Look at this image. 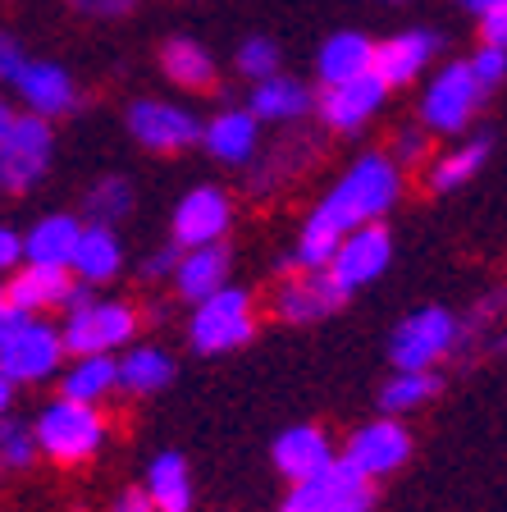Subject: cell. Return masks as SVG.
I'll use <instances>...</instances> for the list:
<instances>
[{"mask_svg": "<svg viewBox=\"0 0 507 512\" xmlns=\"http://www.w3.org/2000/svg\"><path fill=\"white\" fill-rule=\"evenodd\" d=\"M393 5H398V0H393Z\"/></svg>", "mask_w": 507, "mask_h": 512, "instance_id": "obj_47", "label": "cell"}, {"mask_svg": "<svg viewBox=\"0 0 507 512\" xmlns=\"http://www.w3.org/2000/svg\"><path fill=\"white\" fill-rule=\"evenodd\" d=\"M343 293L325 279V270H297L279 284L275 293V316L288 325H311V320H325L329 311L343 307Z\"/></svg>", "mask_w": 507, "mask_h": 512, "instance_id": "obj_17", "label": "cell"}, {"mask_svg": "<svg viewBox=\"0 0 507 512\" xmlns=\"http://www.w3.org/2000/svg\"><path fill=\"white\" fill-rule=\"evenodd\" d=\"M485 160H489V138H471V142H462V147H448L444 156H434V165H430V188L434 192L466 188V183L485 170Z\"/></svg>", "mask_w": 507, "mask_h": 512, "instance_id": "obj_30", "label": "cell"}, {"mask_svg": "<svg viewBox=\"0 0 507 512\" xmlns=\"http://www.w3.org/2000/svg\"><path fill=\"white\" fill-rule=\"evenodd\" d=\"M69 288H74V275H69V270L23 261L0 293H5V302H10L14 311H23V316H42V311H51V307H64Z\"/></svg>", "mask_w": 507, "mask_h": 512, "instance_id": "obj_20", "label": "cell"}, {"mask_svg": "<svg viewBox=\"0 0 507 512\" xmlns=\"http://www.w3.org/2000/svg\"><path fill=\"white\" fill-rule=\"evenodd\" d=\"M55 156L51 119L14 115L10 133L0 142V192H32L46 179Z\"/></svg>", "mask_w": 507, "mask_h": 512, "instance_id": "obj_10", "label": "cell"}, {"mask_svg": "<svg viewBox=\"0 0 507 512\" xmlns=\"http://www.w3.org/2000/svg\"><path fill=\"white\" fill-rule=\"evenodd\" d=\"M64 5L87 14V19H124V14L138 10L142 0H64Z\"/></svg>", "mask_w": 507, "mask_h": 512, "instance_id": "obj_37", "label": "cell"}, {"mask_svg": "<svg viewBox=\"0 0 507 512\" xmlns=\"http://www.w3.org/2000/svg\"><path fill=\"white\" fill-rule=\"evenodd\" d=\"M78 234H83V220H78V215H69V211L46 215V220H37L28 234L19 238V243H23V261H32V266H60V270H69L74 247H78Z\"/></svg>", "mask_w": 507, "mask_h": 512, "instance_id": "obj_24", "label": "cell"}, {"mask_svg": "<svg viewBox=\"0 0 507 512\" xmlns=\"http://www.w3.org/2000/svg\"><path fill=\"white\" fill-rule=\"evenodd\" d=\"M174 266H179V247H160V252L147 256L142 279H165V275H174Z\"/></svg>", "mask_w": 507, "mask_h": 512, "instance_id": "obj_41", "label": "cell"}, {"mask_svg": "<svg viewBox=\"0 0 507 512\" xmlns=\"http://www.w3.org/2000/svg\"><path fill=\"white\" fill-rule=\"evenodd\" d=\"M115 394V357H74V366L60 371V398L101 407Z\"/></svg>", "mask_w": 507, "mask_h": 512, "instance_id": "obj_29", "label": "cell"}, {"mask_svg": "<svg viewBox=\"0 0 507 512\" xmlns=\"http://www.w3.org/2000/svg\"><path fill=\"white\" fill-rule=\"evenodd\" d=\"M402 197V165L389 151H366L343 170V179L325 192L320 211L348 234L357 224H375L398 206Z\"/></svg>", "mask_w": 507, "mask_h": 512, "instance_id": "obj_1", "label": "cell"}, {"mask_svg": "<svg viewBox=\"0 0 507 512\" xmlns=\"http://www.w3.org/2000/svg\"><path fill=\"white\" fill-rule=\"evenodd\" d=\"M457 5H462L466 14H476V19H480L485 10H494V5H507V0H457Z\"/></svg>", "mask_w": 507, "mask_h": 512, "instance_id": "obj_44", "label": "cell"}, {"mask_svg": "<svg viewBox=\"0 0 507 512\" xmlns=\"http://www.w3.org/2000/svg\"><path fill=\"white\" fill-rule=\"evenodd\" d=\"M128 133L142 151H156V156H174V151L197 147L201 138V119L188 106H174V101H156V96H142L128 106Z\"/></svg>", "mask_w": 507, "mask_h": 512, "instance_id": "obj_12", "label": "cell"}, {"mask_svg": "<svg viewBox=\"0 0 507 512\" xmlns=\"http://www.w3.org/2000/svg\"><path fill=\"white\" fill-rule=\"evenodd\" d=\"M389 261H393V234L384 229V220L357 224V229H348V234L338 238L334 256L325 261V279L343 298H352L357 288L375 284L389 270Z\"/></svg>", "mask_w": 507, "mask_h": 512, "instance_id": "obj_9", "label": "cell"}, {"mask_svg": "<svg viewBox=\"0 0 507 512\" xmlns=\"http://www.w3.org/2000/svg\"><path fill=\"white\" fill-rule=\"evenodd\" d=\"M60 366H64L60 325H51L46 316H19V325L0 339V375L14 389L51 380V375H60Z\"/></svg>", "mask_w": 507, "mask_h": 512, "instance_id": "obj_7", "label": "cell"}, {"mask_svg": "<svg viewBox=\"0 0 507 512\" xmlns=\"http://www.w3.org/2000/svg\"><path fill=\"white\" fill-rule=\"evenodd\" d=\"M133 211V183L124 174H106V179H96L83 197V215L87 224H110L115 229L119 220H128Z\"/></svg>", "mask_w": 507, "mask_h": 512, "instance_id": "obj_32", "label": "cell"}, {"mask_svg": "<svg viewBox=\"0 0 507 512\" xmlns=\"http://www.w3.org/2000/svg\"><path fill=\"white\" fill-rule=\"evenodd\" d=\"M110 512H151V503L142 490H124L115 503H110Z\"/></svg>", "mask_w": 507, "mask_h": 512, "instance_id": "obj_43", "label": "cell"}, {"mask_svg": "<svg viewBox=\"0 0 507 512\" xmlns=\"http://www.w3.org/2000/svg\"><path fill=\"white\" fill-rule=\"evenodd\" d=\"M37 462L32 426L19 416H0V471H28Z\"/></svg>", "mask_w": 507, "mask_h": 512, "instance_id": "obj_34", "label": "cell"}, {"mask_svg": "<svg viewBox=\"0 0 507 512\" xmlns=\"http://www.w3.org/2000/svg\"><path fill=\"white\" fill-rule=\"evenodd\" d=\"M142 494H147L151 512H192L188 458H183V453H174V448L156 453V458H151V467H147V485H142Z\"/></svg>", "mask_w": 507, "mask_h": 512, "instance_id": "obj_27", "label": "cell"}, {"mask_svg": "<svg viewBox=\"0 0 507 512\" xmlns=\"http://www.w3.org/2000/svg\"><path fill=\"white\" fill-rule=\"evenodd\" d=\"M233 69L247 78V83H261V78L279 74V46L270 42V37H243L238 42V51H233Z\"/></svg>", "mask_w": 507, "mask_h": 512, "instance_id": "obj_35", "label": "cell"}, {"mask_svg": "<svg viewBox=\"0 0 507 512\" xmlns=\"http://www.w3.org/2000/svg\"><path fill=\"white\" fill-rule=\"evenodd\" d=\"M14 115H19V110H14V106H10V101H5V96H0V142H5V133H10Z\"/></svg>", "mask_w": 507, "mask_h": 512, "instance_id": "obj_45", "label": "cell"}, {"mask_svg": "<svg viewBox=\"0 0 507 512\" xmlns=\"http://www.w3.org/2000/svg\"><path fill=\"white\" fill-rule=\"evenodd\" d=\"M466 69L476 74V83L485 87V92L489 87H498L503 83V74H507V46H485L480 42V51L466 60Z\"/></svg>", "mask_w": 507, "mask_h": 512, "instance_id": "obj_36", "label": "cell"}, {"mask_svg": "<svg viewBox=\"0 0 507 512\" xmlns=\"http://www.w3.org/2000/svg\"><path fill=\"white\" fill-rule=\"evenodd\" d=\"M229 270H233V252L224 243H211V247H188L179 252V266H174V293H179L188 307H197L201 298H211L229 284Z\"/></svg>", "mask_w": 507, "mask_h": 512, "instance_id": "obj_21", "label": "cell"}, {"mask_svg": "<svg viewBox=\"0 0 507 512\" xmlns=\"http://www.w3.org/2000/svg\"><path fill=\"white\" fill-rule=\"evenodd\" d=\"M338 238H343V229H338V224L316 206V211L307 215V224H302V234H297L293 266L297 270H325V261L334 256V247H338Z\"/></svg>", "mask_w": 507, "mask_h": 512, "instance_id": "obj_33", "label": "cell"}, {"mask_svg": "<svg viewBox=\"0 0 507 512\" xmlns=\"http://www.w3.org/2000/svg\"><path fill=\"white\" fill-rule=\"evenodd\" d=\"M457 348H462V320L448 307H421L398 320L389 339V362L398 371H430Z\"/></svg>", "mask_w": 507, "mask_h": 512, "instance_id": "obj_4", "label": "cell"}, {"mask_svg": "<svg viewBox=\"0 0 507 512\" xmlns=\"http://www.w3.org/2000/svg\"><path fill=\"white\" fill-rule=\"evenodd\" d=\"M23 60H28V51H23V42L14 37V32L0 28V83H14V74L23 69Z\"/></svg>", "mask_w": 507, "mask_h": 512, "instance_id": "obj_38", "label": "cell"}, {"mask_svg": "<svg viewBox=\"0 0 507 512\" xmlns=\"http://www.w3.org/2000/svg\"><path fill=\"white\" fill-rule=\"evenodd\" d=\"M329 458H334V448H329V435L320 426H288L284 435L270 444V462H275V471L288 485L316 476Z\"/></svg>", "mask_w": 507, "mask_h": 512, "instance_id": "obj_23", "label": "cell"}, {"mask_svg": "<svg viewBox=\"0 0 507 512\" xmlns=\"http://www.w3.org/2000/svg\"><path fill=\"white\" fill-rule=\"evenodd\" d=\"M384 101H389V87H384L375 74H361V78H348V83L320 87L316 101H311V115H316L329 133L352 138V133H361L370 119L380 115Z\"/></svg>", "mask_w": 507, "mask_h": 512, "instance_id": "obj_13", "label": "cell"}, {"mask_svg": "<svg viewBox=\"0 0 507 512\" xmlns=\"http://www.w3.org/2000/svg\"><path fill=\"white\" fill-rule=\"evenodd\" d=\"M10 403H14V384L0 375V416H10Z\"/></svg>", "mask_w": 507, "mask_h": 512, "instance_id": "obj_46", "label": "cell"}, {"mask_svg": "<svg viewBox=\"0 0 507 512\" xmlns=\"http://www.w3.org/2000/svg\"><path fill=\"white\" fill-rule=\"evenodd\" d=\"M444 389V380L434 371H393L380 389V407L389 416H402V412H416V407L434 403Z\"/></svg>", "mask_w": 507, "mask_h": 512, "instance_id": "obj_31", "label": "cell"}, {"mask_svg": "<svg viewBox=\"0 0 507 512\" xmlns=\"http://www.w3.org/2000/svg\"><path fill=\"white\" fill-rule=\"evenodd\" d=\"M370 55H375V42L366 32H334L325 37L316 51V74H320V87L329 83H348V78H361L370 74Z\"/></svg>", "mask_w": 507, "mask_h": 512, "instance_id": "obj_28", "label": "cell"}, {"mask_svg": "<svg viewBox=\"0 0 507 512\" xmlns=\"http://www.w3.org/2000/svg\"><path fill=\"white\" fill-rule=\"evenodd\" d=\"M256 334V311H252V293L238 284H224L220 293L201 298L192 307V320H188V339L197 352H233L252 343Z\"/></svg>", "mask_w": 507, "mask_h": 512, "instance_id": "obj_5", "label": "cell"}, {"mask_svg": "<svg viewBox=\"0 0 507 512\" xmlns=\"http://www.w3.org/2000/svg\"><path fill=\"white\" fill-rule=\"evenodd\" d=\"M138 330H142V316L133 302L92 298L83 307L64 311L60 343H64V357H115L124 343H133Z\"/></svg>", "mask_w": 507, "mask_h": 512, "instance_id": "obj_3", "label": "cell"}, {"mask_svg": "<svg viewBox=\"0 0 507 512\" xmlns=\"http://www.w3.org/2000/svg\"><path fill=\"white\" fill-rule=\"evenodd\" d=\"M311 101H316V92H311L302 78L279 69V74L252 83V96H247L243 110L256 119V124H297V119L311 115Z\"/></svg>", "mask_w": 507, "mask_h": 512, "instance_id": "obj_19", "label": "cell"}, {"mask_svg": "<svg viewBox=\"0 0 507 512\" xmlns=\"http://www.w3.org/2000/svg\"><path fill=\"white\" fill-rule=\"evenodd\" d=\"M480 37H485V46H507V5L480 14Z\"/></svg>", "mask_w": 507, "mask_h": 512, "instance_id": "obj_40", "label": "cell"}, {"mask_svg": "<svg viewBox=\"0 0 507 512\" xmlns=\"http://www.w3.org/2000/svg\"><path fill=\"white\" fill-rule=\"evenodd\" d=\"M19 261H23V243H19V234L0 224V275H5V270H14Z\"/></svg>", "mask_w": 507, "mask_h": 512, "instance_id": "obj_42", "label": "cell"}, {"mask_svg": "<svg viewBox=\"0 0 507 512\" xmlns=\"http://www.w3.org/2000/svg\"><path fill=\"white\" fill-rule=\"evenodd\" d=\"M279 512H375V480H366L343 458H329L316 476L297 480Z\"/></svg>", "mask_w": 507, "mask_h": 512, "instance_id": "obj_6", "label": "cell"}, {"mask_svg": "<svg viewBox=\"0 0 507 512\" xmlns=\"http://www.w3.org/2000/svg\"><path fill=\"white\" fill-rule=\"evenodd\" d=\"M229 229H233V197L224 188H215V183H201V188L183 192L174 215H169V234H174L179 252L224 243Z\"/></svg>", "mask_w": 507, "mask_h": 512, "instance_id": "obj_11", "label": "cell"}, {"mask_svg": "<svg viewBox=\"0 0 507 512\" xmlns=\"http://www.w3.org/2000/svg\"><path fill=\"white\" fill-rule=\"evenodd\" d=\"M160 74L169 78L183 92H211L220 83V69H215V55L197 42V37H169L160 46Z\"/></svg>", "mask_w": 507, "mask_h": 512, "instance_id": "obj_25", "label": "cell"}, {"mask_svg": "<svg viewBox=\"0 0 507 512\" xmlns=\"http://www.w3.org/2000/svg\"><path fill=\"white\" fill-rule=\"evenodd\" d=\"M169 380H174V357L165 348L142 343V348H128L124 357H115V389L133 398L160 394V389H169Z\"/></svg>", "mask_w": 507, "mask_h": 512, "instance_id": "obj_26", "label": "cell"}, {"mask_svg": "<svg viewBox=\"0 0 507 512\" xmlns=\"http://www.w3.org/2000/svg\"><path fill=\"white\" fill-rule=\"evenodd\" d=\"M201 147L211 151L220 165H238V170H247L256 156H261V124H256L247 110L229 106L220 110L215 119H206L201 124Z\"/></svg>", "mask_w": 507, "mask_h": 512, "instance_id": "obj_18", "label": "cell"}, {"mask_svg": "<svg viewBox=\"0 0 507 512\" xmlns=\"http://www.w3.org/2000/svg\"><path fill=\"white\" fill-rule=\"evenodd\" d=\"M444 51V37L434 28H402L384 42H375V55H370V74L380 78L384 87H412L416 78L430 69Z\"/></svg>", "mask_w": 507, "mask_h": 512, "instance_id": "obj_14", "label": "cell"}, {"mask_svg": "<svg viewBox=\"0 0 507 512\" xmlns=\"http://www.w3.org/2000/svg\"><path fill=\"white\" fill-rule=\"evenodd\" d=\"M412 458V430L402 426L398 416H375L357 435L348 439L343 448V462L357 467L366 480H380V476H393L398 467H407Z\"/></svg>", "mask_w": 507, "mask_h": 512, "instance_id": "obj_15", "label": "cell"}, {"mask_svg": "<svg viewBox=\"0 0 507 512\" xmlns=\"http://www.w3.org/2000/svg\"><path fill=\"white\" fill-rule=\"evenodd\" d=\"M480 106H485V87H480L476 74L466 69V60H453L425 83L421 128L425 133H444V138H453V133H462V128L476 119Z\"/></svg>", "mask_w": 507, "mask_h": 512, "instance_id": "obj_8", "label": "cell"}, {"mask_svg": "<svg viewBox=\"0 0 507 512\" xmlns=\"http://www.w3.org/2000/svg\"><path fill=\"white\" fill-rule=\"evenodd\" d=\"M32 444L60 467H78V462L96 458V448L106 444V416H101V407L55 398L32 421Z\"/></svg>", "mask_w": 507, "mask_h": 512, "instance_id": "obj_2", "label": "cell"}, {"mask_svg": "<svg viewBox=\"0 0 507 512\" xmlns=\"http://www.w3.org/2000/svg\"><path fill=\"white\" fill-rule=\"evenodd\" d=\"M119 270H124V238L110 224H83L74 261H69V275H78V284L96 288V284L119 279Z\"/></svg>", "mask_w": 507, "mask_h": 512, "instance_id": "obj_22", "label": "cell"}, {"mask_svg": "<svg viewBox=\"0 0 507 512\" xmlns=\"http://www.w3.org/2000/svg\"><path fill=\"white\" fill-rule=\"evenodd\" d=\"M425 147H430V138H425V128H402L393 160H398V165H416V160H425Z\"/></svg>", "mask_w": 507, "mask_h": 512, "instance_id": "obj_39", "label": "cell"}, {"mask_svg": "<svg viewBox=\"0 0 507 512\" xmlns=\"http://www.w3.org/2000/svg\"><path fill=\"white\" fill-rule=\"evenodd\" d=\"M14 92L28 106V115H37V119H60L78 106L74 74L55 60H23V69L14 74Z\"/></svg>", "mask_w": 507, "mask_h": 512, "instance_id": "obj_16", "label": "cell"}]
</instances>
